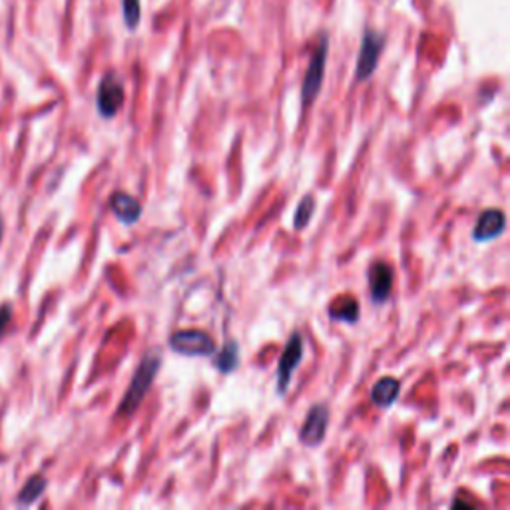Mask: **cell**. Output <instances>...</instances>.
Here are the masks:
<instances>
[{
    "instance_id": "18",
    "label": "cell",
    "mask_w": 510,
    "mask_h": 510,
    "mask_svg": "<svg viewBox=\"0 0 510 510\" xmlns=\"http://www.w3.org/2000/svg\"><path fill=\"white\" fill-rule=\"evenodd\" d=\"M2 237H4V220L0 216V244H2Z\"/></svg>"
},
{
    "instance_id": "13",
    "label": "cell",
    "mask_w": 510,
    "mask_h": 510,
    "mask_svg": "<svg viewBox=\"0 0 510 510\" xmlns=\"http://www.w3.org/2000/svg\"><path fill=\"white\" fill-rule=\"evenodd\" d=\"M213 365H216V369L220 373H233L237 369V365H240V345L230 339L221 351L216 349V357H213Z\"/></svg>"
},
{
    "instance_id": "5",
    "label": "cell",
    "mask_w": 510,
    "mask_h": 510,
    "mask_svg": "<svg viewBox=\"0 0 510 510\" xmlns=\"http://www.w3.org/2000/svg\"><path fill=\"white\" fill-rule=\"evenodd\" d=\"M170 347L186 357H208L216 353V341L204 331H178L170 337Z\"/></svg>"
},
{
    "instance_id": "1",
    "label": "cell",
    "mask_w": 510,
    "mask_h": 510,
    "mask_svg": "<svg viewBox=\"0 0 510 510\" xmlns=\"http://www.w3.org/2000/svg\"><path fill=\"white\" fill-rule=\"evenodd\" d=\"M160 365H162V355H158L156 351L148 353L144 359L139 361L138 371L134 373L126 394H124L122 403L118 406V415L120 417H130V415H134L138 411V406L146 399V394L151 389V382H154L156 375L160 371Z\"/></svg>"
},
{
    "instance_id": "17",
    "label": "cell",
    "mask_w": 510,
    "mask_h": 510,
    "mask_svg": "<svg viewBox=\"0 0 510 510\" xmlns=\"http://www.w3.org/2000/svg\"><path fill=\"white\" fill-rule=\"evenodd\" d=\"M11 319H12V305L11 303H2V305H0V339H2L4 333H6Z\"/></svg>"
},
{
    "instance_id": "9",
    "label": "cell",
    "mask_w": 510,
    "mask_h": 510,
    "mask_svg": "<svg viewBox=\"0 0 510 510\" xmlns=\"http://www.w3.org/2000/svg\"><path fill=\"white\" fill-rule=\"evenodd\" d=\"M506 230V216L502 209L490 208L485 209L478 220L475 223V230H473V240L475 242H488V240H495L499 237L500 233H504Z\"/></svg>"
},
{
    "instance_id": "7",
    "label": "cell",
    "mask_w": 510,
    "mask_h": 510,
    "mask_svg": "<svg viewBox=\"0 0 510 510\" xmlns=\"http://www.w3.org/2000/svg\"><path fill=\"white\" fill-rule=\"evenodd\" d=\"M303 359V339L299 333H293L287 341V345L281 353V359L278 365V393L283 394L290 389L291 377L295 369L299 367Z\"/></svg>"
},
{
    "instance_id": "4",
    "label": "cell",
    "mask_w": 510,
    "mask_h": 510,
    "mask_svg": "<svg viewBox=\"0 0 510 510\" xmlns=\"http://www.w3.org/2000/svg\"><path fill=\"white\" fill-rule=\"evenodd\" d=\"M382 48H385V36L377 30H373V28H367L363 32L359 60H357V72H355L357 82H365L371 78L373 72L379 66Z\"/></svg>"
},
{
    "instance_id": "12",
    "label": "cell",
    "mask_w": 510,
    "mask_h": 510,
    "mask_svg": "<svg viewBox=\"0 0 510 510\" xmlns=\"http://www.w3.org/2000/svg\"><path fill=\"white\" fill-rule=\"evenodd\" d=\"M359 301L355 297H343L339 301H333L329 307V317L333 321H345V323H357L359 319Z\"/></svg>"
},
{
    "instance_id": "16",
    "label": "cell",
    "mask_w": 510,
    "mask_h": 510,
    "mask_svg": "<svg viewBox=\"0 0 510 510\" xmlns=\"http://www.w3.org/2000/svg\"><path fill=\"white\" fill-rule=\"evenodd\" d=\"M122 12H124V23L130 30H136L142 18V8L139 0H122Z\"/></svg>"
},
{
    "instance_id": "11",
    "label": "cell",
    "mask_w": 510,
    "mask_h": 510,
    "mask_svg": "<svg viewBox=\"0 0 510 510\" xmlns=\"http://www.w3.org/2000/svg\"><path fill=\"white\" fill-rule=\"evenodd\" d=\"M401 393V381L394 379V377H382L379 381L373 385L371 389V401L373 405L387 409L397 403Z\"/></svg>"
},
{
    "instance_id": "8",
    "label": "cell",
    "mask_w": 510,
    "mask_h": 510,
    "mask_svg": "<svg viewBox=\"0 0 510 510\" xmlns=\"http://www.w3.org/2000/svg\"><path fill=\"white\" fill-rule=\"evenodd\" d=\"M367 278H369V291H371L373 301H387L389 295H391V291H393V267L389 266L387 261H375V263L369 267V271H367Z\"/></svg>"
},
{
    "instance_id": "6",
    "label": "cell",
    "mask_w": 510,
    "mask_h": 510,
    "mask_svg": "<svg viewBox=\"0 0 510 510\" xmlns=\"http://www.w3.org/2000/svg\"><path fill=\"white\" fill-rule=\"evenodd\" d=\"M329 406L325 403H317L309 409L307 417L303 421L301 430H299V441L305 447H317L325 441L327 427H329Z\"/></svg>"
},
{
    "instance_id": "2",
    "label": "cell",
    "mask_w": 510,
    "mask_h": 510,
    "mask_svg": "<svg viewBox=\"0 0 510 510\" xmlns=\"http://www.w3.org/2000/svg\"><path fill=\"white\" fill-rule=\"evenodd\" d=\"M327 52H329V38L325 32L319 36V42L315 48L311 62L307 66V72L303 76L301 84V104L303 108L311 106L315 102V98L319 96V90L323 86L325 78V66H327Z\"/></svg>"
},
{
    "instance_id": "14",
    "label": "cell",
    "mask_w": 510,
    "mask_h": 510,
    "mask_svg": "<svg viewBox=\"0 0 510 510\" xmlns=\"http://www.w3.org/2000/svg\"><path fill=\"white\" fill-rule=\"evenodd\" d=\"M46 487H48V480L42 475L30 476L28 483L23 487V490L18 492L16 504H18V506H30V504H35L36 500L44 495Z\"/></svg>"
},
{
    "instance_id": "3",
    "label": "cell",
    "mask_w": 510,
    "mask_h": 510,
    "mask_svg": "<svg viewBox=\"0 0 510 510\" xmlns=\"http://www.w3.org/2000/svg\"><path fill=\"white\" fill-rule=\"evenodd\" d=\"M126 102V90H124V82L120 80L116 72H108L104 78L100 80L98 94H96V108L98 114L106 120L114 118L122 110V106Z\"/></svg>"
},
{
    "instance_id": "15",
    "label": "cell",
    "mask_w": 510,
    "mask_h": 510,
    "mask_svg": "<svg viewBox=\"0 0 510 510\" xmlns=\"http://www.w3.org/2000/svg\"><path fill=\"white\" fill-rule=\"evenodd\" d=\"M315 208H317L315 197L311 196V194L303 196V199L299 201V206H297V211H295V218H293V228H295V230L307 228L309 221H311V218H313Z\"/></svg>"
},
{
    "instance_id": "10",
    "label": "cell",
    "mask_w": 510,
    "mask_h": 510,
    "mask_svg": "<svg viewBox=\"0 0 510 510\" xmlns=\"http://www.w3.org/2000/svg\"><path fill=\"white\" fill-rule=\"evenodd\" d=\"M110 209H112V213L116 216L118 220L122 221V223H128V225L136 223L139 220V216H142V206H139L138 199L134 196H130V194H124V192L112 194Z\"/></svg>"
}]
</instances>
